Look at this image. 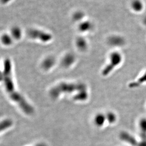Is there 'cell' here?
<instances>
[{"label":"cell","mask_w":146,"mask_h":146,"mask_svg":"<svg viewBox=\"0 0 146 146\" xmlns=\"http://www.w3.org/2000/svg\"><path fill=\"white\" fill-rule=\"evenodd\" d=\"M89 25H90L89 23L82 24V25L81 26L80 28H81V29L82 30H83V31H86V30H89V27H87L86 26H88Z\"/></svg>","instance_id":"18"},{"label":"cell","mask_w":146,"mask_h":146,"mask_svg":"<svg viewBox=\"0 0 146 146\" xmlns=\"http://www.w3.org/2000/svg\"><path fill=\"white\" fill-rule=\"evenodd\" d=\"M109 42L111 45L115 46H120L123 45L124 41L122 38L119 36H114L110 39Z\"/></svg>","instance_id":"13"},{"label":"cell","mask_w":146,"mask_h":146,"mask_svg":"<svg viewBox=\"0 0 146 146\" xmlns=\"http://www.w3.org/2000/svg\"><path fill=\"white\" fill-rule=\"evenodd\" d=\"M77 46L81 50H84L86 48V43L83 38H79L77 41Z\"/></svg>","instance_id":"17"},{"label":"cell","mask_w":146,"mask_h":146,"mask_svg":"<svg viewBox=\"0 0 146 146\" xmlns=\"http://www.w3.org/2000/svg\"><path fill=\"white\" fill-rule=\"evenodd\" d=\"M139 129L142 142H146V118L141 119L139 122Z\"/></svg>","instance_id":"6"},{"label":"cell","mask_w":146,"mask_h":146,"mask_svg":"<svg viewBox=\"0 0 146 146\" xmlns=\"http://www.w3.org/2000/svg\"><path fill=\"white\" fill-rule=\"evenodd\" d=\"M88 93L86 90H84L78 92L77 94L74 96V100L77 101H84L87 99L88 98Z\"/></svg>","instance_id":"9"},{"label":"cell","mask_w":146,"mask_h":146,"mask_svg":"<svg viewBox=\"0 0 146 146\" xmlns=\"http://www.w3.org/2000/svg\"><path fill=\"white\" fill-rule=\"evenodd\" d=\"M28 35L31 39L43 42H48L52 38L50 34L36 29H31L28 33Z\"/></svg>","instance_id":"4"},{"label":"cell","mask_w":146,"mask_h":146,"mask_svg":"<svg viewBox=\"0 0 146 146\" xmlns=\"http://www.w3.org/2000/svg\"><path fill=\"white\" fill-rule=\"evenodd\" d=\"M14 40L10 33H3L0 36V42L4 46H9L13 45Z\"/></svg>","instance_id":"5"},{"label":"cell","mask_w":146,"mask_h":146,"mask_svg":"<svg viewBox=\"0 0 146 146\" xmlns=\"http://www.w3.org/2000/svg\"><path fill=\"white\" fill-rule=\"evenodd\" d=\"M14 40H18L21 39L22 37V31L18 27H13L9 33Z\"/></svg>","instance_id":"8"},{"label":"cell","mask_w":146,"mask_h":146,"mask_svg":"<svg viewBox=\"0 0 146 146\" xmlns=\"http://www.w3.org/2000/svg\"><path fill=\"white\" fill-rule=\"evenodd\" d=\"M106 120V115L103 113H99L94 118V123L97 126L101 127L104 124Z\"/></svg>","instance_id":"10"},{"label":"cell","mask_w":146,"mask_h":146,"mask_svg":"<svg viewBox=\"0 0 146 146\" xmlns=\"http://www.w3.org/2000/svg\"><path fill=\"white\" fill-rule=\"evenodd\" d=\"M55 63L54 58L49 56L45 58L41 63V66L44 70H48L53 66Z\"/></svg>","instance_id":"7"},{"label":"cell","mask_w":146,"mask_h":146,"mask_svg":"<svg viewBox=\"0 0 146 146\" xmlns=\"http://www.w3.org/2000/svg\"><path fill=\"white\" fill-rule=\"evenodd\" d=\"M106 119L108 121L109 123H114L116 120V115L115 114L113 113V112H108L106 115Z\"/></svg>","instance_id":"16"},{"label":"cell","mask_w":146,"mask_h":146,"mask_svg":"<svg viewBox=\"0 0 146 146\" xmlns=\"http://www.w3.org/2000/svg\"><path fill=\"white\" fill-rule=\"evenodd\" d=\"M144 83H146V72L143 76H141L136 82H133V83L130 84L129 86L131 88L138 87L139 86H140L141 84Z\"/></svg>","instance_id":"14"},{"label":"cell","mask_w":146,"mask_h":146,"mask_svg":"<svg viewBox=\"0 0 146 146\" xmlns=\"http://www.w3.org/2000/svg\"><path fill=\"white\" fill-rule=\"evenodd\" d=\"M86 86L81 83H61L53 87L49 91V95L53 99L58 98L62 94H70L75 91L86 90Z\"/></svg>","instance_id":"2"},{"label":"cell","mask_w":146,"mask_h":146,"mask_svg":"<svg viewBox=\"0 0 146 146\" xmlns=\"http://www.w3.org/2000/svg\"><path fill=\"white\" fill-rule=\"evenodd\" d=\"M145 21V24H146V18H145V21Z\"/></svg>","instance_id":"19"},{"label":"cell","mask_w":146,"mask_h":146,"mask_svg":"<svg viewBox=\"0 0 146 146\" xmlns=\"http://www.w3.org/2000/svg\"><path fill=\"white\" fill-rule=\"evenodd\" d=\"M121 138L124 140L127 141V142H129V143H131L132 145H134V146L138 145V144L137 143L136 139L128 133L122 132L121 134Z\"/></svg>","instance_id":"12"},{"label":"cell","mask_w":146,"mask_h":146,"mask_svg":"<svg viewBox=\"0 0 146 146\" xmlns=\"http://www.w3.org/2000/svg\"><path fill=\"white\" fill-rule=\"evenodd\" d=\"M122 60V57L120 54L118 52H113L110 56V63L104 68L102 74L104 76L108 75L113 69L121 63Z\"/></svg>","instance_id":"3"},{"label":"cell","mask_w":146,"mask_h":146,"mask_svg":"<svg viewBox=\"0 0 146 146\" xmlns=\"http://www.w3.org/2000/svg\"><path fill=\"white\" fill-rule=\"evenodd\" d=\"M132 7L135 11H141L143 8V4L139 0H135L132 3Z\"/></svg>","instance_id":"15"},{"label":"cell","mask_w":146,"mask_h":146,"mask_svg":"<svg viewBox=\"0 0 146 146\" xmlns=\"http://www.w3.org/2000/svg\"><path fill=\"white\" fill-rule=\"evenodd\" d=\"M2 84L9 100L26 115H31L34 109L31 104L19 91L14 80L13 66L11 60L7 58L3 65Z\"/></svg>","instance_id":"1"},{"label":"cell","mask_w":146,"mask_h":146,"mask_svg":"<svg viewBox=\"0 0 146 146\" xmlns=\"http://www.w3.org/2000/svg\"><path fill=\"white\" fill-rule=\"evenodd\" d=\"M74 61V56L71 54H68L64 58L63 60L62 61V64L63 66L67 68L72 65Z\"/></svg>","instance_id":"11"}]
</instances>
